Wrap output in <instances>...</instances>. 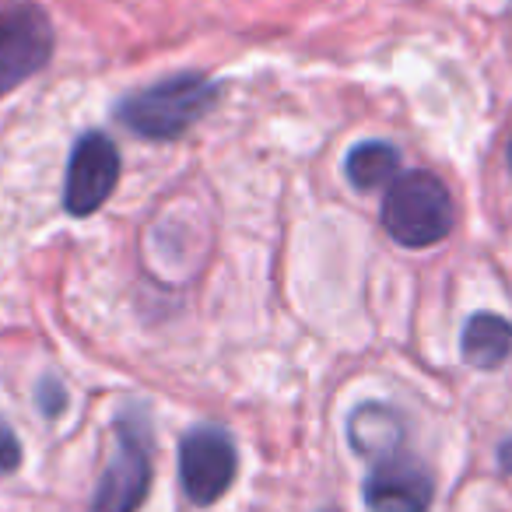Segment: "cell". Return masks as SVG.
<instances>
[{"instance_id":"cell-10","label":"cell","mask_w":512,"mask_h":512,"mask_svg":"<svg viewBox=\"0 0 512 512\" xmlns=\"http://www.w3.org/2000/svg\"><path fill=\"white\" fill-rule=\"evenodd\" d=\"M397 169H400V151L386 141H362L344 158V176L362 193L390 186L397 179Z\"/></svg>"},{"instance_id":"cell-9","label":"cell","mask_w":512,"mask_h":512,"mask_svg":"<svg viewBox=\"0 0 512 512\" xmlns=\"http://www.w3.org/2000/svg\"><path fill=\"white\" fill-rule=\"evenodd\" d=\"M460 351L474 369H498L512 355V323L498 313H474L463 327Z\"/></svg>"},{"instance_id":"cell-3","label":"cell","mask_w":512,"mask_h":512,"mask_svg":"<svg viewBox=\"0 0 512 512\" xmlns=\"http://www.w3.org/2000/svg\"><path fill=\"white\" fill-rule=\"evenodd\" d=\"M116 446L102 470L88 512H137L151 488V425L141 407L120 411L113 425Z\"/></svg>"},{"instance_id":"cell-4","label":"cell","mask_w":512,"mask_h":512,"mask_svg":"<svg viewBox=\"0 0 512 512\" xmlns=\"http://www.w3.org/2000/svg\"><path fill=\"white\" fill-rule=\"evenodd\" d=\"M53 57V25L32 0L0 8V99L36 78Z\"/></svg>"},{"instance_id":"cell-8","label":"cell","mask_w":512,"mask_h":512,"mask_svg":"<svg viewBox=\"0 0 512 512\" xmlns=\"http://www.w3.org/2000/svg\"><path fill=\"white\" fill-rule=\"evenodd\" d=\"M348 442L369 463L390 460L404 449V421L386 404H362L348 421Z\"/></svg>"},{"instance_id":"cell-7","label":"cell","mask_w":512,"mask_h":512,"mask_svg":"<svg viewBox=\"0 0 512 512\" xmlns=\"http://www.w3.org/2000/svg\"><path fill=\"white\" fill-rule=\"evenodd\" d=\"M362 498L369 512H428L435 502V481L418 460L397 453L372 463Z\"/></svg>"},{"instance_id":"cell-6","label":"cell","mask_w":512,"mask_h":512,"mask_svg":"<svg viewBox=\"0 0 512 512\" xmlns=\"http://www.w3.org/2000/svg\"><path fill=\"white\" fill-rule=\"evenodd\" d=\"M120 183V151L99 130H88L74 141L64 179V207L74 218L95 214Z\"/></svg>"},{"instance_id":"cell-13","label":"cell","mask_w":512,"mask_h":512,"mask_svg":"<svg viewBox=\"0 0 512 512\" xmlns=\"http://www.w3.org/2000/svg\"><path fill=\"white\" fill-rule=\"evenodd\" d=\"M498 467H502L505 474H512V439H505L502 446H498Z\"/></svg>"},{"instance_id":"cell-1","label":"cell","mask_w":512,"mask_h":512,"mask_svg":"<svg viewBox=\"0 0 512 512\" xmlns=\"http://www.w3.org/2000/svg\"><path fill=\"white\" fill-rule=\"evenodd\" d=\"M221 88L207 74H169L155 85L130 92L116 102V123L144 141H176L179 134L204 120L218 102Z\"/></svg>"},{"instance_id":"cell-15","label":"cell","mask_w":512,"mask_h":512,"mask_svg":"<svg viewBox=\"0 0 512 512\" xmlns=\"http://www.w3.org/2000/svg\"><path fill=\"white\" fill-rule=\"evenodd\" d=\"M323 512H337V509H323Z\"/></svg>"},{"instance_id":"cell-2","label":"cell","mask_w":512,"mask_h":512,"mask_svg":"<svg viewBox=\"0 0 512 512\" xmlns=\"http://www.w3.org/2000/svg\"><path fill=\"white\" fill-rule=\"evenodd\" d=\"M383 228L404 249H428L453 232L456 207L446 183L432 172H404L383 193Z\"/></svg>"},{"instance_id":"cell-14","label":"cell","mask_w":512,"mask_h":512,"mask_svg":"<svg viewBox=\"0 0 512 512\" xmlns=\"http://www.w3.org/2000/svg\"><path fill=\"white\" fill-rule=\"evenodd\" d=\"M509 165H512V141H509Z\"/></svg>"},{"instance_id":"cell-11","label":"cell","mask_w":512,"mask_h":512,"mask_svg":"<svg viewBox=\"0 0 512 512\" xmlns=\"http://www.w3.org/2000/svg\"><path fill=\"white\" fill-rule=\"evenodd\" d=\"M36 404H39V411H43V418H60V414L67 411V390L60 386V379H53V376L39 379Z\"/></svg>"},{"instance_id":"cell-12","label":"cell","mask_w":512,"mask_h":512,"mask_svg":"<svg viewBox=\"0 0 512 512\" xmlns=\"http://www.w3.org/2000/svg\"><path fill=\"white\" fill-rule=\"evenodd\" d=\"M18 467H22V442L15 428L0 418V474H15Z\"/></svg>"},{"instance_id":"cell-5","label":"cell","mask_w":512,"mask_h":512,"mask_svg":"<svg viewBox=\"0 0 512 512\" xmlns=\"http://www.w3.org/2000/svg\"><path fill=\"white\" fill-rule=\"evenodd\" d=\"M239 474V453L225 428L197 425L179 442V481L193 505H214Z\"/></svg>"}]
</instances>
